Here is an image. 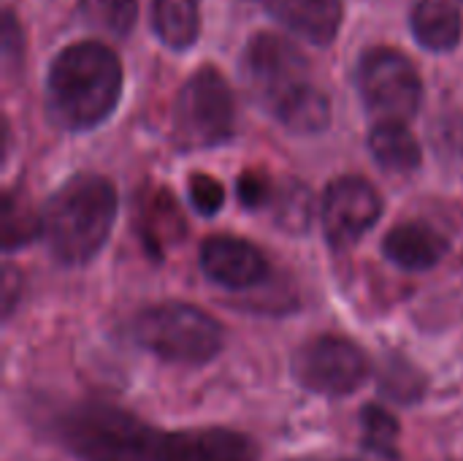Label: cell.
<instances>
[{"label":"cell","mask_w":463,"mask_h":461,"mask_svg":"<svg viewBox=\"0 0 463 461\" xmlns=\"http://www.w3.org/2000/svg\"><path fill=\"white\" fill-rule=\"evenodd\" d=\"M152 24L165 46L182 52L201 35V5L198 0H155Z\"/></svg>","instance_id":"obj_16"},{"label":"cell","mask_w":463,"mask_h":461,"mask_svg":"<svg viewBox=\"0 0 463 461\" xmlns=\"http://www.w3.org/2000/svg\"><path fill=\"white\" fill-rule=\"evenodd\" d=\"M293 375L298 386L320 397H347L369 378L364 351L342 337H315L293 356Z\"/></svg>","instance_id":"obj_8"},{"label":"cell","mask_w":463,"mask_h":461,"mask_svg":"<svg viewBox=\"0 0 463 461\" xmlns=\"http://www.w3.org/2000/svg\"><path fill=\"white\" fill-rule=\"evenodd\" d=\"M117 217V190L95 174L73 177L46 204L41 236L65 266H81L106 245Z\"/></svg>","instance_id":"obj_2"},{"label":"cell","mask_w":463,"mask_h":461,"mask_svg":"<svg viewBox=\"0 0 463 461\" xmlns=\"http://www.w3.org/2000/svg\"><path fill=\"white\" fill-rule=\"evenodd\" d=\"M260 446L233 429H184L168 432L165 461H258Z\"/></svg>","instance_id":"obj_11"},{"label":"cell","mask_w":463,"mask_h":461,"mask_svg":"<svg viewBox=\"0 0 463 461\" xmlns=\"http://www.w3.org/2000/svg\"><path fill=\"white\" fill-rule=\"evenodd\" d=\"M203 274L231 291H247L269 277V264L258 247L236 236H212L201 247Z\"/></svg>","instance_id":"obj_10"},{"label":"cell","mask_w":463,"mask_h":461,"mask_svg":"<svg viewBox=\"0 0 463 461\" xmlns=\"http://www.w3.org/2000/svg\"><path fill=\"white\" fill-rule=\"evenodd\" d=\"M374 160L393 174H410L420 166V144L402 120H383L369 133Z\"/></svg>","instance_id":"obj_15"},{"label":"cell","mask_w":463,"mask_h":461,"mask_svg":"<svg viewBox=\"0 0 463 461\" xmlns=\"http://www.w3.org/2000/svg\"><path fill=\"white\" fill-rule=\"evenodd\" d=\"M187 190H190L193 206L203 217H212V215H217L222 209V201H225L222 185L217 179H212L209 174H193L190 182H187Z\"/></svg>","instance_id":"obj_22"},{"label":"cell","mask_w":463,"mask_h":461,"mask_svg":"<svg viewBox=\"0 0 463 461\" xmlns=\"http://www.w3.org/2000/svg\"><path fill=\"white\" fill-rule=\"evenodd\" d=\"M448 250H450L448 239L423 220H410L396 226L383 245L385 258L407 272L434 269L448 255Z\"/></svg>","instance_id":"obj_13"},{"label":"cell","mask_w":463,"mask_h":461,"mask_svg":"<svg viewBox=\"0 0 463 461\" xmlns=\"http://www.w3.org/2000/svg\"><path fill=\"white\" fill-rule=\"evenodd\" d=\"M271 204H277V220H279V226H285L290 231H307L309 212H312L309 209V190L307 187L290 182V187L279 198H274Z\"/></svg>","instance_id":"obj_20"},{"label":"cell","mask_w":463,"mask_h":461,"mask_svg":"<svg viewBox=\"0 0 463 461\" xmlns=\"http://www.w3.org/2000/svg\"><path fill=\"white\" fill-rule=\"evenodd\" d=\"M236 190H239V201L247 206V209H260L266 204L274 201V187H271V179L260 171H247L239 177L236 182Z\"/></svg>","instance_id":"obj_23"},{"label":"cell","mask_w":463,"mask_h":461,"mask_svg":"<svg viewBox=\"0 0 463 461\" xmlns=\"http://www.w3.org/2000/svg\"><path fill=\"white\" fill-rule=\"evenodd\" d=\"M350 461H361V459H350Z\"/></svg>","instance_id":"obj_24"},{"label":"cell","mask_w":463,"mask_h":461,"mask_svg":"<svg viewBox=\"0 0 463 461\" xmlns=\"http://www.w3.org/2000/svg\"><path fill=\"white\" fill-rule=\"evenodd\" d=\"M423 378L410 364H388L383 372V391L399 402H415L423 394Z\"/></svg>","instance_id":"obj_21"},{"label":"cell","mask_w":463,"mask_h":461,"mask_svg":"<svg viewBox=\"0 0 463 461\" xmlns=\"http://www.w3.org/2000/svg\"><path fill=\"white\" fill-rule=\"evenodd\" d=\"M383 215V198L361 177H339L323 196V231L334 247L355 245Z\"/></svg>","instance_id":"obj_9"},{"label":"cell","mask_w":463,"mask_h":461,"mask_svg":"<svg viewBox=\"0 0 463 461\" xmlns=\"http://www.w3.org/2000/svg\"><path fill=\"white\" fill-rule=\"evenodd\" d=\"M361 429H364V448L372 454H380L383 459H399L396 443H399V421L377 408L369 405L361 413Z\"/></svg>","instance_id":"obj_17"},{"label":"cell","mask_w":463,"mask_h":461,"mask_svg":"<svg viewBox=\"0 0 463 461\" xmlns=\"http://www.w3.org/2000/svg\"><path fill=\"white\" fill-rule=\"evenodd\" d=\"M57 429L62 446L79 461H165L168 432L117 405H76Z\"/></svg>","instance_id":"obj_3"},{"label":"cell","mask_w":463,"mask_h":461,"mask_svg":"<svg viewBox=\"0 0 463 461\" xmlns=\"http://www.w3.org/2000/svg\"><path fill=\"white\" fill-rule=\"evenodd\" d=\"M244 79L255 101L263 103L274 117H279L290 103L315 87L309 82L307 57L290 41L274 33H260L247 43Z\"/></svg>","instance_id":"obj_6"},{"label":"cell","mask_w":463,"mask_h":461,"mask_svg":"<svg viewBox=\"0 0 463 461\" xmlns=\"http://www.w3.org/2000/svg\"><path fill=\"white\" fill-rule=\"evenodd\" d=\"M41 234V220L33 217L30 206L16 196H5L3 201V245L5 250H16L30 245V239Z\"/></svg>","instance_id":"obj_18"},{"label":"cell","mask_w":463,"mask_h":461,"mask_svg":"<svg viewBox=\"0 0 463 461\" xmlns=\"http://www.w3.org/2000/svg\"><path fill=\"white\" fill-rule=\"evenodd\" d=\"M133 340L163 361L209 364L222 351V326L190 304H157L136 315Z\"/></svg>","instance_id":"obj_4"},{"label":"cell","mask_w":463,"mask_h":461,"mask_svg":"<svg viewBox=\"0 0 463 461\" xmlns=\"http://www.w3.org/2000/svg\"><path fill=\"white\" fill-rule=\"evenodd\" d=\"M90 14L103 30L122 38L133 30L138 5L136 0H90Z\"/></svg>","instance_id":"obj_19"},{"label":"cell","mask_w":463,"mask_h":461,"mask_svg":"<svg viewBox=\"0 0 463 461\" xmlns=\"http://www.w3.org/2000/svg\"><path fill=\"white\" fill-rule=\"evenodd\" d=\"M233 128V90L220 71L206 65L184 82L174 101V139L184 149H203L228 141Z\"/></svg>","instance_id":"obj_5"},{"label":"cell","mask_w":463,"mask_h":461,"mask_svg":"<svg viewBox=\"0 0 463 461\" xmlns=\"http://www.w3.org/2000/svg\"><path fill=\"white\" fill-rule=\"evenodd\" d=\"M358 90L369 111L385 120H410L420 109L423 82L412 60L396 49L380 46L361 57Z\"/></svg>","instance_id":"obj_7"},{"label":"cell","mask_w":463,"mask_h":461,"mask_svg":"<svg viewBox=\"0 0 463 461\" xmlns=\"http://www.w3.org/2000/svg\"><path fill=\"white\" fill-rule=\"evenodd\" d=\"M119 92V57L98 41L65 46L46 76L49 114L65 130H90L100 125L114 111Z\"/></svg>","instance_id":"obj_1"},{"label":"cell","mask_w":463,"mask_h":461,"mask_svg":"<svg viewBox=\"0 0 463 461\" xmlns=\"http://www.w3.org/2000/svg\"><path fill=\"white\" fill-rule=\"evenodd\" d=\"M269 14L296 35L328 46L342 24L345 0H263Z\"/></svg>","instance_id":"obj_12"},{"label":"cell","mask_w":463,"mask_h":461,"mask_svg":"<svg viewBox=\"0 0 463 461\" xmlns=\"http://www.w3.org/2000/svg\"><path fill=\"white\" fill-rule=\"evenodd\" d=\"M412 33L423 49L450 52L463 33L458 5L453 0H418L412 8Z\"/></svg>","instance_id":"obj_14"}]
</instances>
